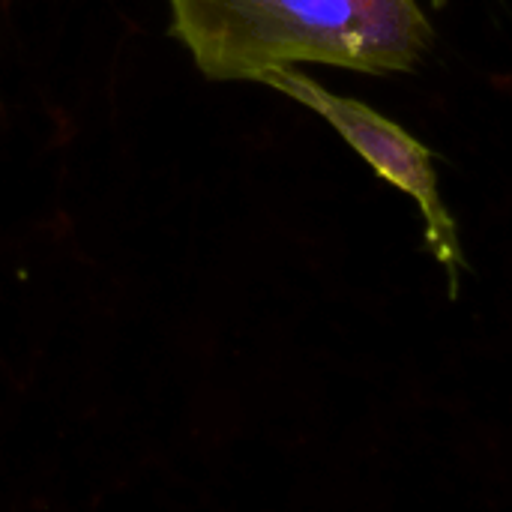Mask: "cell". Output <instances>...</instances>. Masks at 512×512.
I'll return each instance as SVG.
<instances>
[{
  "label": "cell",
  "instance_id": "obj_1",
  "mask_svg": "<svg viewBox=\"0 0 512 512\" xmlns=\"http://www.w3.org/2000/svg\"><path fill=\"white\" fill-rule=\"evenodd\" d=\"M171 33L213 81H261L300 63L411 72L435 30L420 0H168Z\"/></svg>",
  "mask_w": 512,
  "mask_h": 512
},
{
  "label": "cell",
  "instance_id": "obj_2",
  "mask_svg": "<svg viewBox=\"0 0 512 512\" xmlns=\"http://www.w3.org/2000/svg\"><path fill=\"white\" fill-rule=\"evenodd\" d=\"M261 84L297 99L300 105L324 117L387 183L411 195L426 225V246L450 276V291L456 294L462 243H459L456 219L447 210V201L438 186L432 150L423 141H417L411 132H405L399 123L375 111L372 105L327 90L324 84L297 72V66L273 69L261 78Z\"/></svg>",
  "mask_w": 512,
  "mask_h": 512
}]
</instances>
